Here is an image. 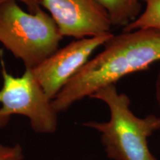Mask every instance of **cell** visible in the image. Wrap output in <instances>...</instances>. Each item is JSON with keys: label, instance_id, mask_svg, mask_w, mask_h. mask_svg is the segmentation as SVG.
<instances>
[{"label": "cell", "instance_id": "6da1fadb", "mask_svg": "<svg viewBox=\"0 0 160 160\" xmlns=\"http://www.w3.org/2000/svg\"><path fill=\"white\" fill-rule=\"evenodd\" d=\"M103 46L102 51L89 59L52 100L57 113L104 87L116 85L122 78L160 62V31L156 30L113 34Z\"/></svg>", "mask_w": 160, "mask_h": 160}, {"label": "cell", "instance_id": "7a4b0ae2", "mask_svg": "<svg viewBox=\"0 0 160 160\" xmlns=\"http://www.w3.org/2000/svg\"><path fill=\"white\" fill-rule=\"evenodd\" d=\"M89 98L100 100L110 111L108 122L84 123L99 132L104 150L112 160H157L149 149L148 138L160 130V117H139L131 111V99L119 93L116 85L99 89Z\"/></svg>", "mask_w": 160, "mask_h": 160}, {"label": "cell", "instance_id": "3957f363", "mask_svg": "<svg viewBox=\"0 0 160 160\" xmlns=\"http://www.w3.org/2000/svg\"><path fill=\"white\" fill-rule=\"evenodd\" d=\"M17 2L0 0V42L33 68L59 49L63 36L49 13L41 8L28 13Z\"/></svg>", "mask_w": 160, "mask_h": 160}, {"label": "cell", "instance_id": "277c9868", "mask_svg": "<svg viewBox=\"0 0 160 160\" xmlns=\"http://www.w3.org/2000/svg\"><path fill=\"white\" fill-rule=\"evenodd\" d=\"M2 54L0 62L3 85L0 90V128L11 116L19 114L28 118L32 128L37 133H53L57 127V113L31 68H26L21 77L7 71Z\"/></svg>", "mask_w": 160, "mask_h": 160}, {"label": "cell", "instance_id": "5b68a950", "mask_svg": "<svg viewBox=\"0 0 160 160\" xmlns=\"http://www.w3.org/2000/svg\"><path fill=\"white\" fill-rule=\"evenodd\" d=\"M109 33L75 39L31 68L45 94L53 100L63 87L89 60L92 53L112 37Z\"/></svg>", "mask_w": 160, "mask_h": 160}, {"label": "cell", "instance_id": "8992f818", "mask_svg": "<svg viewBox=\"0 0 160 160\" xmlns=\"http://www.w3.org/2000/svg\"><path fill=\"white\" fill-rule=\"evenodd\" d=\"M63 37L75 39L111 33L108 14L97 0H39Z\"/></svg>", "mask_w": 160, "mask_h": 160}, {"label": "cell", "instance_id": "52a82bcc", "mask_svg": "<svg viewBox=\"0 0 160 160\" xmlns=\"http://www.w3.org/2000/svg\"><path fill=\"white\" fill-rule=\"evenodd\" d=\"M105 10L113 26H123L139 16L143 0H97Z\"/></svg>", "mask_w": 160, "mask_h": 160}, {"label": "cell", "instance_id": "ba28073f", "mask_svg": "<svg viewBox=\"0 0 160 160\" xmlns=\"http://www.w3.org/2000/svg\"><path fill=\"white\" fill-rule=\"evenodd\" d=\"M145 9L141 15L128 24L123 31L152 29L160 31V0H143Z\"/></svg>", "mask_w": 160, "mask_h": 160}, {"label": "cell", "instance_id": "9c48e42d", "mask_svg": "<svg viewBox=\"0 0 160 160\" xmlns=\"http://www.w3.org/2000/svg\"><path fill=\"white\" fill-rule=\"evenodd\" d=\"M22 148L19 145L6 146L0 143V160H22Z\"/></svg>", "mask_w": 160, "mask_h": 160}, {"label": "cell", "instance_id": "30bf717a", "mask_svg": "<svg viewBox=\"0 0 160 160\" xmlns=\"http://www.w3.org/2000/svg\"><path fill=\"white\" fill-rule=\"evenodd\" d=\"M16 1L21 2L27 6L30 13H35L38 9L40 8L39 0H16Z\"/></svg>", "mask_w": 160, "mask_h": 160}, {"label": "cell", "instance_id": "8fae6325", "mask_svg": "<svg viewBox=\"0 0 160 160\" xmlns=\"http://www.w3.org/2000/svg\"><path fill=\"white\" fill-rule=\"evenodd\" d=\"M155 96H156V99L158 103V105L160 108V69L158 73L157 80H156V84H155Z\"/></svg>", "mask_w": 160, "mask_h": 160}]
</instances>
